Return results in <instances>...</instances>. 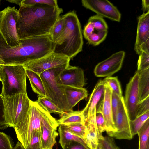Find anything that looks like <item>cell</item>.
I'll return each instance as SVG.
<instances>
[{"instance_id":"6da1fadb","label":"cell","mask_w":149,"mask_h":149,"mask_svg":"<svg viewBox=\"0 0 149 149\" xmlns=\"http://www.w3.org/2000/svg\"><path fill=\"white\" fill-rule=\"evenodd\" d=\"M16 29L20 39L49 35L63 10L45 4L19 6Z\"/></svg>"},{"instance_id":"7a4b0ae2","label":"cell","mask_w":149,"mask_h":149,"mask_svg":"<svg viewBox=\"0 0 149 149\" xmlns=\"http://www.w3.org/2000/svg\"><path fill=\"white\" fill-rule=\"evenodd\" d=\"M19 45L8 46L0 34V59L3 65H24L53 52L54 43L49 35L20 39Z\"/></svg>"},{"instance_id":"3957f363","label":"cell","mask_w":149,"mask_h":149,"mask_svg":"<svg viewBox=\"0 0 149 149\" xmlns=\"http://www.w3.org/2000/svg\"><path fill=\"white\" fill-rule=\"evenodd\" d=\"M62 16L64 28L54 43L53 52L64 55L71 59L82 50L83 40L81 27L74 11Z\"/></svg>"},{"instance_id":"277c9868","label":"cell","mask_w":149,"mask_h":149,"mask_svg":"<svg viewBox=\"0 0 149 149\" xmlns=\"http://www.w3.org/2000/svg\"><path fill=\"white\" fill-rule=\"evenodd\" d=\"M49 113L36 101L30 100L26 116L14 128L19 141L25 149L27 148L32 132L37 131L41 133L42 122Z\"/></svg>"},{"instance_id":"5b68a950","label":"cell","mask_w":149,"mask_h":149,"mask_svg":"<svg viewBox=\"0 0 149 149\" xmlns=\"http://www.w3.org/2000/svg\"><path fill=\"white\" fill-rule=\"evenodd\" d=\"M1 95L9 97L27 93L26 70L22 65H3L1 70Z\"/></svg>"},{"instance_id":"8992f818","label":"cell","mask_w":149,"mask_h":149,"mask_svg":"<svg viewBox=\"0 0 149 149\" xmlns=\"http://www.w3.org/2000/svg\"><path fill=\"white\" fill-rule=\"evenodd\" d=\"M69 64L62 67L47 70L40 75L45 90V97L63 112L70 111L64 91V86L60 84L57 77Z\"/></svg>"},{"instance_id":"52a82bcc","label":"cell","mask_w":149,"mask_h":149,"mask_svg":"<svg viewBox=\"0 0 149 149\" xmlns=\"http://www.w3.org/2000/svg\"><path fill=\"white\" fill-rule=\"evenodd\" d=\"M3 98L6 121L9 127L14 128L26 116L30 100L27 94L25 93H18Z\"/></svg>"},{"instance_id":"ba28073f","label":"cell","mask_w":149,"mask_h":149,"mask_svg":"<svg viewBox=\"0 0 149 149\" xmlns=\"http://www.w3.org/2000/svg\"><path fill=\"white\" fill-rule=\"evenodd\" d=\"M19 17V11L15 7L8 6L0 11V34L11 47L20 44L16 26Z\"/></svg>"},{"instance_id":"9c48e42d","label":"cell","mask_w":149,"mask_h":149,"mask_svg":"<svg viewBox=\"0 0 149 149\" xmlns=\"http://www.w3.org/2000/svg\"><path fill=\"white\" fill-rule=\"evenodd\" d=\"M70 59L67 56L53 52L49 54L23 65L27 69L40 75L50 69L62 67L69 64Z\"/></svg>"},{"instance_id":"30bf717a","label":"cell","mask_w":149,"mask_h":149,"mask_svg":"<svg viewBox=\"0 0 149 149\" xmlns=\"http://www.w3.org/2000/svg\"><path fill=\"white\" fill-rule=\"evenodd\" d=\"M82 5L102 17L119 22L121 14L117 8L107 0H82Z\"/></svg>"},{"instance_id":"8fae6325","label":"cell","mask_w":149,"mask_h":149,"mask_svg":"<svg viewBox=\"0 0 149 149\" xmlns=\"http://www.w3.org/2000/svg\"><path fill=\"white\" fill-rule=\"evenodd\" d=\"M139 72L137 70L126 85L123 97L124 104L130 121L134 120L137 116L139 102Z\"/></svg>"},{"instance_id":"7c38bea8","label":"cell","mask_w":149,"mask_h":149,"mask_svg":"<svg viewBox=\"0 0 149 149\" xmlns=\"http://www.w3.org/2000/svg\"><path fill=\"white\" fill-rule=\"evenodd\" d=\"M113 120L116 131L112 137L119 139H131L133 136L130 130V120L123 97L121 98L116 114Z\"/></svg>"},{"instance_id":"4fadbf2b","label":"cell","mask_w":149,"mask_h":149,"mask_svg":"<svg viewBox=\"0 0 149 149\" xmlns=\"http://www.w3.org/2000/svg\"><path fill=\"white\" fill-rule=\"evenodd\" d=\"M125 56L124 51H120L99 62L94 68L95 75L98 77H108L116 73L121 69Z\"/></svg>"},{"instance_id":"5bb4252c","label":"cell","mask_w":149,"mask_h":149,"mask_svg":"<svg viewBox=\"0 0 149 149\" xmlns=\"http://www.w3.org/2000/svg\"><path fill=\"white\" fill-rule=\"evenodd\" d=\"M112 93L110 88L105 83L103 95L98 104L96 112H100L102 113L104 119L105 131L109 136L112 137L116 129L113 121L111 104Z\"/></svg>"},{"instance_id":"9a60e30c","label":"cell","mask_w":149,"mask_h":149,"mask_svg":"<svg viewBox=\"0 0 149 149\" xmlns=\"http://www.w3.org/2000/svg\"><path fill=\"white\" fill-rule=\"evenodd\" d=\"M57 81L63 86L83 88L85 84L84 71L80 68L69 65L59 74Z\"/></svg>"},{"instance_id":"2e32d148","label":"cell","mask_w":149,"mask_h":149,"mask_svg":"<svg viewBox=\"0 0 149 149\" xmlns=\"http://www.w3.org/2000/svg\"><path fill=\"white\" fill-rule=\"evenodd\" d=\"M105 83L99 81L96 84L90 95L86 106L82 111L85 118V122H96V112L98 103L103 97Z\"/></svg>"},{"instance_id":"e0dca14e","label":"cell","mask_w":149,"mask_h":149,"mask_svg":"<svg viewBox=\"0 0 149 149\" xmlns=\"http://www.w3.org/2000/svg\"><path fill=\"white\" fill-rule=\"evenodd\" d=\"M149 40V11L143 13L138 18L136 40L134 49L136 52L139 46Z\"/></svg>"},{"instance_id":"ac0fdd59","label":"cell","mask_w":149,"mask_h":149,"mask_svg":"<svg viewBox=\"0 0 149 149\" xmlns=\"http://www.w3.org/2000/svg\"><path fill=\"white\" fill-rule=\"evenodd\" d=\"M65 94L69 109L72 111L73 107L81 100L88 95L87 90L83 88L64 86Z\"/></svg>"},{"instance_id":"d6986e66","label":"cell","mask_w":149,"mask_h":149,"mask_svg":"<svg viewBox=\"0 0 149 149\" xmlns=\"http://www.w3.org/2000/svg\"><path fill=\"white\" fill-rule=\"evenodd\" d=\"M139 72L138 104L149 97V68Z\"/></svg>"},{"instance_id":"ffe728a7","label":"cell","mask_w":149,"mask_h":149,"mask_svg":"<svg viewBox=\"0 0 149 149\" xmlns=\"http://www.w3.org/2000/svg\"><path fill=\"white\" fill-rule=\"evenodd\" d=\"M59 125H69L76 123L85 124V118L82 111L64 112L57 120Z\"/></svg>"},{"instance_id":"44dd1931","label":"cell","mask_w":149,"mask_h":149,"mask_svg":"<svg viewBox=\"0 0 149 149\" xmlns=\"http://www.w3.org/2000/svg\"><path fill=\"white\" fill-rule=\"evenodd\" d=\"M58 131L60 136L59 142L62 148L70 142L76 141L90 149L82 139L70 132L67 130L65 125H59Z\"/></svg>"},{"instance_id":"7402d4cb","label":"cell","mask_w":149,"mask_h":149,"mask_svg":"<svg viewBox=\"0 0 149 149\" xmlns=\"http://www.w3.org/2000/svg\"><path fill=\"white\" fill-rule=\"evenodd\" d=\"M25 70L33 91L40 97H45V89L40 75L30 70Z\"/></svg>"},{"instance_id":"603a6c76","label":"cell","mask_w":149,"mask_h":149,"mask_svg":"<svg viewBox=\"0 0 149 149\" xmlns=\"http://www.w3.org/2000/svg\"><path fill=\"white\" fill-rule=\"evenodd\" d=\"M139 138V149H149V119L137 132Z\"/></svg>"},{"instance_id":"cb8c5ba5","label":"cell","mask_w":149,"mask_h":149,"mask_svg":"<svg viewBox=\"0 0 149 149\" xmlns=\"http://www.w3.org/2000/svg\"><path fill=\"white\" fill-rule=\"evenodd\" d=\"M45 110L50 114L56 113L60 115L64 112L46 97H39L36 101Z\"/></svg>"},{"instance_id":"d4e9b609","label":"cell","mask_w":149,"mask_h":149,"mask_svg":"<svg viewBox=\"0 0 149 149\" xmlns=\"http://www.w3.org/2000/svg\"><path fill=\"white\" fill-rule=\"evenodd\" d=\"M149 112L137 117L134 120L130 121V131L132 136L137 134L146 121L149 118Z\"/></svg>"},{"instance_id":"484cf974","label":"cell","mask_w":149,"mask_h":149,"mask_svg":"<svg viewBox=\"0 0 149 149\" xmlns=\"http://www.w3.org/2000/svg\"><path fill=\"white\" fill-rule=\"evenodd\" d=\"M64 20L62 16L60 17L53 26L49 35L54 43L63 32L64 28Z\"/></svg>"},{"instance_id":"4316f807","label":"cell","mask_w":149,"mask_h":149,"mask_svg":"<svg viewBox=\"0 0 149 149\" xmlns=\"http://www.w3.org/2000/svg\"><path fill=\"white\" fill-rule=\"evenodd\" d=\"M88 22L92 23L95 30L98 31H107L108 26L103 17L97 15L90 17Z\"/></svg>"},{"instance_id":"83f0119b","label":"cell","mask_w":149,"mask_h":149,"mask_svg":"<svg viewBox=\"0 0 149 149\" xmlns=\"http://www.w3.org/2000/svg\"><path fill=\"white\" fill-rule=\"evenodd\" d=\"M107 34V31H100L95 30L86 40L89 44L97 46L105 39Z\"/></svg>"},{"instance_id":"f1b7e54d","label":"cell","mask_w":149,"mask_h":149,"mask_svg":"<svg viewBox=\"0 0 149 149\" xmlns=\"http://www.w3.org/2000/svg\"><path fill=\"white\" fill-rule=\"evenodd\" d=\"M26 149H44L40 132L34 131L32 132Z\"/></svg>"},{"instance_id":"f546056e","label":"cell","mask_w":149,"mask_h":149,"mask_svg":"<svg viewBox=\"0 0 149 149\" xmlns=\"http://www.w3.org/2000/svg\"><path fill=\"white\" fill-rule=\"evenodd\" d=\"M103 80L109 85L112 91L115 93L120 97H123L120 84L117 77H107Z\"/></svg>"},{"instance_id":"4dcf8cb0","label":"cell","mask_w":149,"mask_h":149,"mask_svg":"<svg viewBox=\"0 0 149 149\" xmlns=\"http://www.w3.org/2000/svg\"><path fill=\"white\" fill-rule=\"evenodd\" d=\"M65 125L67 130L70 132L84 140L86 131V128L85 124L76 123Z\"/></svg>"},{"instance_id":"1f68e13d","label":"cell","mask_w":149,"mask_h":149,"mask_svg":"<svg viewBox=\"0 0 149 149\" xmlns=\"http://www.w3.org/2000/svg\"><path fill=\"white\" fill-rule=\"evenodd\" d=\"M98 143L103 149H119L115 144L113 137L101 135L99 139Z\"/></svg>"},{"instance_id":"d6a6232c","label":"cell","mask_w":149,"mask_h":149,"mask_svg":"<svg viewBox=\"0 0 149 149\" xmlns=\"http://www.w3.org/2000/svg\"><path fill=\"white\" fill-rule=\"evenodd\" d=\"M137 71H141L149 68V54L141 52L137 62Z\"/></svg>"},{"instance_id":"836d02e7","label":"cell","mask_w":149,"mask_h":149,"mask_svg":"<svg viewBox=\"0 0 149 149\" xmlns=\"http://www.w3.org/2000/svg\"><path fill=\"white\" fill-rule=\"evenodd\" d=\"M36 4H45L54 7L58 6L56 0H22L19 6H27Z\"/></svg>"},{"instance_id":"e575fe53","label":"cell","mask_w":149,"mask_h":149,"mask_svg":"<svg viewBox=\"0 0 149 149\" xmlns=\"http://www.w3.org/2000/svg\"><path fill=\"white\" fill-rule=\"evenodd\" d=\"M11 140L9 136L0 132V149H13Z\"/></svg>"},{"instance_id":"d590c367","label":"cell","mask_w":149,"mask_h":149,"mask_svg":"<svg viewBox=\"0 0 149 149\" xmlns=\"http://www.w3.org/2000/svg\"><path fill=\"white\" fill-rule=\"evenodd\" d=\"M8 127L5 115L3 98L0 94V129L3 130Z\"/></svg>"},{"instance_id":"8d00e7d4","label":"cell","mask_w":149,"mask_h":149,"mask_svg":"<svg viewBox=\"0 0 149 149\" xmlns=\"http://www.w3.org/2000/svg\"><path fill=\"white\" fill-rule=\"evenodd\" d=\"M148 112H149V97L138 104L136 117Z\"/></svg>"},{"instance_id":"74e56055","label":"cell","mask_w":149,"mask_h":149,"mask_svg":"<svg viewBox=\"0 0 149 149\" xmlns=\"http://www.w3.org/2000/svg\"><path fill=\"white\" fill-rule=\"evenodd\" d=\"M122 97H120L115 93L112 91L111 104L113 119L115 117L116 114L118 105Z\"/></svg>"},{"instance_id":"f35d334b","label":"cell","mask_w":149,"mask_h":149,"mask_svg":"<svg viewBox=\"0 0 149 149\" xmlns=\"http://www.w3.org/2000/svg\"><path fill=\"white\" fill-rule=\"evenodd\" d=\"M96 123L98 131L100 134L102 135V133L105 130V127L103 116L101 112L96 113Z\"/></svg>"},{"instance_id":"ab89813d","label":"cell","mask_w":149,"mask_h":149,"mask_svg":"<svg viewBox=\"0 0 149 149\" xmlns=\"http://www.w3.org/2000/svg\"><path fill=\"white\" fill-rule=\"evenodd\" d=\"M63 149H89L80 143L76 141H71L62 148Z\"/></svg>"},{"instance_id":"60d3db41","label":"cell","mask_w":149,"mask_h":149,"mask_svg":"<svg viewBox=\"0 0 149 149\" xmlns=\"http://www.w3.org/2000/svg\"><path fill=\"white\" fill-rule=\"evenodd\" d=\"M95 29L92 23L88 22L84 27L83 34L84 38L86 39L94 31Z\"/></svg>"},{"instance_id":"b9f144b4","label":"cell","mask_w":149,"mask_h":149,"mask_svg":"<svg viewBox=\"0 0 149 149\" xmlns=\"http://www.w3.org/2000/svg\"><path fill=\"white\" fill-rule=\"evenodd\" d=\"M141 52L149 54V40L141 44L136 53L139 55Z\"/></svg>"},{"instance_id":"7bdbcfd3","label":"cell","mask_w":149,"mask_h":149,"mask_svg":"<svg viewBox=\"0 0 149 149\" xmlns=\"http://www.w3.org/2000/svg\"><path fill=\"white\" fill-rule=\"evenodd\" d=\"M142 9L144 13L149 11V0H143L142 1Z\"/></svg>"},{"instance_id":"ee69618b","label":"cell","mask_w":149,"mask_h":149,"mask_svg":"<svg viewBox=\"0 0 149 149\" xmlns=\"http://www.w3.org/2000/svg\"><path fill=\"white\" fill-rule=\"evenodd\" d=\"M13 149H25L19 141H18Z\"/></svg>"},{"instance_id":"f6af8a7d","label":"cell","mask_w":149,"mask_h":149,"mask_svg":"<svg viewBox=\"0 0 149 149\" xmlns=\"http://www.w3.org/2000/svg\"><path fill=\"white\" fill-rule=\"evenodd\" d=\"M22 0H7V1L19 5Z\"/></svg>"},{"instance_id":"bcb514c9","label":"cell","mask_w":149,"mask_h":149,"mask_svg":"<svg viewBox=\"0 0 149 149\" xmlns=\"http://www.w3.org/2000/svg\"><path fill=\"white\" fill-rule=\"evenodd\" d=\"M2 64L1 61L0 59V80L1 81V70L2 68Z\"/></svg>"},{"instance_id":"7dc6e473","label":"cell","mask_w":149,"mask_h":149,"mask_svg":"<svg viewBox=\"0 0 149 149\" xmlns=\"http://www.w3.org/2000/svg\"><path fill=\"white\" fill-rule=\"evenodd\" d=\"M97 149H103L102 148V146L99 143L98 144L97 147Z\"/></svg>"},{"instance_id":"c3c4849f","label":"cell","mask_w":149,"mask_h":149,"mask_svg":"<svg viewBox=\"0 0 149 149\" xmlns=\"http://www.w3.org/2000/svg\"><path fill=\"white\" fill-rule=\"evenodd\" d=\"M0 81H1V80H0Z\"/></svg>"},{"instance_id":"681fc988","label":"cell","mask_w":149,"mask_h":149,"mask_svg":"<svg viewBox=\"0 0 149 149\" xmlns=\"http://www.w3.org/2000/svg\"></svg>"}]
</instances>
